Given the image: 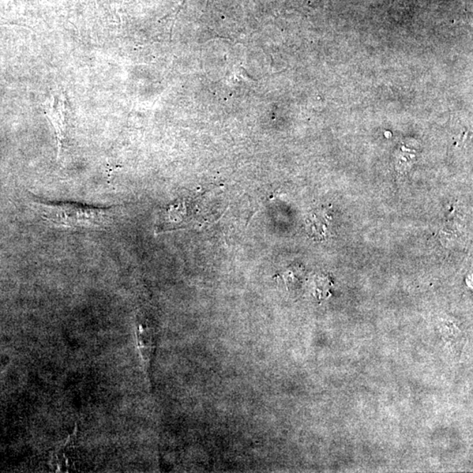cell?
Returning <instances> with one entry per match:
<instances>
[{
  "instance_id": "cell-1",
  "label": "cell",
  "mask_w": 473,
  "mask_h": 473,
  "mask_svg": "<svg viewBox=\"0 0 473 473\" xmlns=\"http://www.w3.org/2000/svg\"><path fill=\"white\" fill-rule=\"evenodd\" d=\"M33 210L53 227L70 230H102L110 227L114 217V208L53 202L33 197Z\"/></svg>"
},
{
  "instance_id": "cell-4",
  "label": "cell",
  "mask_w": 473,
  "mask_h": 473,
  "mask_svg": "<svg viewBox=\"0 0 473 473\" xmlns=\"http://www.w3.org/2000/svg\"><path fill=\"white\" fill-rule=\"evenodd\" d=\"M306 224L310 235L315 239H322L327 231L326 227L329 225V217L327 219V215L322 210H315L308 217Z\"/></svg>"
},
{
  "instance_id": "cell-2",
  "label": "cell",
  "mask_w": 473,
  "mask_h": 473,
  "mask_svg": "<svg viewBox=\"0 0 473 473\" xmlns=\"http://www.w3.org/2000/svg\"><path fill=\"white\" fill-rule=\"evenodd\" d=\"M136 337L138 351L143 360L146 371L151 369L153 355H155L157 334L156 330L148 322H141L137 325Z\"/></svg>"
},
{
  "instance_id": "cell-3",
  "label": "cell",
  "mask_w": 473,
  "mask_h": 473,
  "mask_svg": "<svg viewBox=\"0 0 473 473\" xmlns=\"http://www.w3.org/2000/svg\"><path fill=\"white\" fill-rule=\"evenodd\" d=\"M46 114L55 131L60 156L62 153L63 141H65L66 136L65 104H63L62 101H58V104H55V99L52 97L51 101H50V107H47Z\"/></svg>"
}]
</instances>
